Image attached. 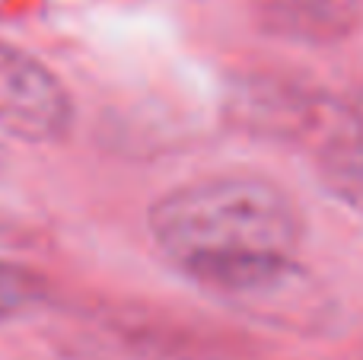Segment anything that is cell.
<instances>
[{
  "mask_svg": "<svg viewBox=\"0 0 363 360\" xmlns=\"http://www.w3.org/2000/svg\"><path fill=\"white\" fill-rule=\"evenodd\" d=\"M157 246L185 274L230 297L264 300L303 284L294 252L303 217L268 179H204L160 198L150 210Z\"/></svg>",
  "mask_w": 363,
  "mask_h": 360,
  "instance_id": "6da1fadb",
  "label": "cell"
},
{
  "mask_svg": "<svg viewBox=\"0 0 363 360\" xmlns=\"http://www.w3.org/2000/svg\"><path fill=\"white\" fill-rule=\"evenodd\" d=\"M319 172L325 189L363 217V131L345 118L319 150Z\"/></svg>",
  "mask_w": 363,
  "mask_h": 360,
  "instance_id": "5b68a950",
  "label": "cell"
},
{
  "mask_svg": "<svg viewBox=\"0 0 363 360\" xmlns=\"http://www.w3.org/2000/svg\"><path fill=\"white\" fill-rule=\"evenodd\" d=\"M236 106L249 115L258 131L281 134V137H300L313 131L322 115V102L313 89H303L296 83L281 80H258L236 99Z\"/></svg>",
  "mask_w": 363,
  "mask_h": 360,
  "instance_id": "3957f363",
  "label": "cell"
},
{
  "mask_svg": "<svg viewBox=\"0 0 363 360\" xmlns=\"http://www.w3.org/2000/svg\"><path fill=\"white\" fill-rule=\"evenodd\" d=\"M345 118L351 121V125H357L360 131H363V93L357 96V99L351 102V106H347V112H345Z\"/></svg>",
  "mask_w": 363,
  "mask_h": 360,
  "instance_id": "52a82bcc",
  "label": "cell"
},
{
  "mask_svg": "<svg viewBox=\"0 0 363 360\" xmlns=\"http://www.w3.org/2000/svg\"><path fill=\"white\" fill-rule=\"evenodd\" d=\"M363 16V0H274L271 23L287 38L328 45L351 35Z\"/></svg>",
  "mask_w": 363,
  "mask_h": 360,
  "instance_id": "277c9868",
  "label": "cell"
},
{
  "mask_svg": "<svg viewBox=\"0 0 363 360\" xmlns=\"http://www.w3.org/2000/svg\"><path fill=\"white\" fill-rule=\"evenodd\" d=\"M42 293H45L42 278L32 274L29 268L0 265V322L19 316V313L29 310L32 303H38Z\"/></svg>",
  "mask_w": 363,
  "mask_h": 360,
  "instance_id": "8992f818",
  "label": "cell"
},
{
  "mask_svg": "<svg viewBox=\"0 0 363 360\" xmlns=\"http://www.w3.org/2000/svg\"><path fill=\"white\" fill-rule=\"evenodd\" d=\"M70 125L64 83L32 55L0 42V134L16 140H55Z\"/></svg>",
  "mask_w": 363,
  "mask_h": 360,
  "instance_id": "7a4b0ae2",
  "label": "cell"
}]
</instances>
